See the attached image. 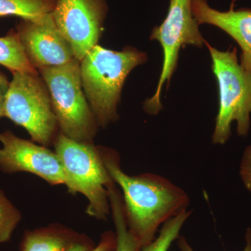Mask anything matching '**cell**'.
<instances>
[{"label": "cell", "instance_id": "obj_1", "mask_svg": "<svg viewBox=\"0 0 251 251\" xmlns=\"http://www.w3.org/2000/svg\"><path fill=\"white\" fill-rule=\"evenodd\" d=\"M100 152L112 181L122 190L128 228L143 247L153 241L166 221L187 209L189 196L169 179L153 173L130 176L122 169L116 153Z\"/></svg>", "mask_w": 251, "mask_h": 251}, {"label": "cell", "instance_id": "obj_2", "mask_svg": "<svg viewBox=\"0 0 251 251\" xmlns=\"http://www.w3.org/2000/svg\"><path fill=\"white\" fill-rule=\"evenodd\" d=\"M147 59L146 53L133 48L115 51L97 45L80 61L82 89L98 125L105 127L118 118L126 79Z\"/></svg>", "mask_w": 251, "mask_h": 251}, {"label": "cell", "instance_id": "obj_3", "mask_svg": "<svg viewBox=\"0 0 251 251\" xmlns=\"http://www.w3.org/2000/svg\"><path fill=\"white\" fill-rule=\"evenodd\" d=\"M219 87V107L212 135L214 145H225L237 122L239 136H247L251 127V73L239 62L237 50L220 51L205 41Z\"/></svg>", "mask_w": 251, "mask_h": 251}, {"label": "cell", "instance_id": "obj_4", "mask_svg": "<svg viewBox=\"0 0 251 251\" xmlns=\"http://www.w3.org/2000/svg\"><path fill=\"white\" fill-rule=\"evenodd\" d=\"M38 72L47 86L62 134L90 143L97 133V122L82 89L80 61L75 58L64 65L42 68Z\"/></svg>", "mask_w": 251, "mask_h": 251}, {"label": "cell", "instance_id": "obj_5", "mask_svg": "<svg viewBox=\"0 0 251 251\" xmlns=\"http://www.w3.org/2000/svg\"><path fill=\"white\" fill-rule=\"evenodd\" d=\"M55 153L62 163L69 192L82 193L87 198L89 215L106 219L110 212L108 186L113 181L100 151L90 143L75 141L61 133L56 140Z\"/></svg>", "mask_w": 251, "mask_h": 251}, {"label": "cell", "instance_id": "obj_6", "mask_svg": "<svg viewBox=\"0 0 251 251\" xmlns=\"http://www.w3.org/2000/svg\"><path fill=\"white\" fill-rule=\"evenodd\" d=\"M4 117L23 127L33 141L48 145L59 126L47 86L38 74L13 73Z\"/></svg>", "mask_w": 251, "mask_h": 251}, {"label": "cell", "instance_id": "obj_7", "mask_svg": "<svg viewBox=\"0 0 251 251\" xmlns=\"http://www.w3.org/2000/svg\"><path fill=\"white\" fill-rule=\"evenodd\" d=\"M192 0H170L168 14L161 25L153 28L150 39L161 44L163 62L156 92L145 100L144 110L150 115H156L163 108L161 94L164 84L170 85L171 77L177 67L180 50L186 45L202 48L205 40L193 16Z\"/></svg>", "mask_w": 251, "mask_h": 251}, {"label": "cell", "instance_id": "obj_8", "mask_svg": "<svg viewBox=\"0 0 251 251\" xmlns=\"http://www.w3.org/2000/svg\"><path fill=\"white\" fill-rule=\"evenodd\" d=\"M106 14V0H56L54 23L80 62L98 45Z\"/></svg>", "mask_w": 251, "mask_h": 251}, {"label": "cell", "instance_id": "obj_9", "mask_svg": "<svg viewBox=\"0 0 251 251\" xmlns=\"http://www.w3.org/2000/svg\"><path fill=\"white\" fill-rule=\"evenodd\" d=\"M0 169L6 173L27 172L52 185L66 184L65 175L55 152L29 140L18 138L12 132L0 133Z\"/></svg>", "mask_w": 251, "mask_h": 251}, {"label": "cell", "instance_id": "obj_10", "mask_svg": "<svg viewBox=\"0 0 251 251\" xmlns=\"http://www.w3.org/2000/svg\"><path fill=\"white\" fill-rule=\"evenodd\" d=\"M16 32L28 60L37 71L64 65L75 59L72 46L59 31L52 13L23 20Z\"/></svg>", "mask_w": 251, "mask_h": 251}, {"label": "cell", "instance_id": "obj_11", "mask_svg": "<svg viewBox=\"0 0 251 251\" xmlns=\"http://www.w3.org/2000/svg\"><path fill=\"white\" fill-rule=\"evenodd\" d=\"M191 7L198 24L215 26L237 43L242 50L241 65L251 73V9H236L232 2L228 11H220L207 0H192Z\"/></svg>", "mask_w": 251, "mask_h": 251}, {"label": "cell", "instance_id": "obj_12", "mask_svg": "<svg viewBox=\"0 0 251 251\" xmlns=\"http://www.w3.org/2000/svg\"><path fill=\"white\" fill-rule=\"evenodd\" d=\"M90 243L66 229L46 228L27 232L21 251H90Z\"/></svg>", "mask_w": 251, "mask_h": 251}, {"label": "cell", "instance_id": "obj_13", "mask_svg": "<svg viewBox=\"0 0 251 251\" xmlns=\"http://www.w3.org/2000/svg\"><path fill=\"white\" fill-rule=\"evenodd\" d=\"M110 211L115 227L117 246L115 251H141V243L128 228L126 219L122 196L114 181L108 186Z\"/></svg>", "mask_w": 251, "mask_h": 251}, {"label": "cell", "instance_id": "obj_14", "mask_svg": "<svg viewBox=\"0 0 251 251\" xmlns=\"http://www.w3.org/2000/svg\"><path fill=\"white\" fill-rule=\"evenodd\" d=\"M0 64L11 72L38 74L27 58L17 32L0 37Z\"/></svg>", "mask_w": 251, "mask_h": 251}, {"label": "cell", "instance_id": "obj_15", "mask_svg": "<svg viewBox=\"0 0 251 251\" xmlns=\"http://www.w3.org/2000/svg\"><path fill=\"white\" fill-rule=\"evenodd\" d=\"M56 0H0V17L14 16L34 20L53 11Z\"/></svg>", "mask_w": 251, "mask_h": 251}, {"label": "cell", "instance_id": "obj_16", "mask_svg": "<svg viewBox=\"0 0 251 251\" xmlns=\"http://www.w3.org/2000/svg\"><path fill=\"white\" fill-rule=\"evenodd\" d=\"M192 211L185 210L178 215L168 219L163 225L159 234L153 241L142 247L141 251H168L172 244L179 237L180 231Z\"/></svg>", "mask_w": 251, "mask_h": 251}, {"label": "cell", "instance_id": "obj_17", "mask_svg": "<svg viewBox=\"0 0 251 251\" xmlns=\"http://www.w3.org/2000/svg\"><path fill=\"white\" fill-rule=\"evenodd\" d=\"M21 220L20 211L0 191V244L9 240Z\"/></svg>", "mask_w": 251, "mask_h": 251}, {"label": "cell", "instance_id": "obj_18", "mask_svg": "<svg viewBox=\"0 0 251 251\" xmlns=\"http://www.w3.org/2000/svg\"><path fill=\"white\" fill-rule=\"evenodd\" d=\"M239 175L244 186L251 193V145L248 146L243 153Z\"/></svg>", "mask_w": 251, "mask_h": 251}, {"label": "cell", "instance_id": "obj_19", "mask_svg": "<svg viewBox=\"0 0 251 251\" xmlns=\"http://www.w3.org/2000/svg\"><path fill=\"white\" fill-rule=\"evenodd\" d=\"M117 246L116 234L107 232L102 235L98 245L95 246L90 251H115Z\"/></svg>", "mask_w": 251, "mask_h": 251}, {"label": "cell", "instance_id": "obj_20", "mask_svg": "<svg viewBox=\"0 0 251 251\" xmlns=\"http://www.w3.org/2000/svg\"><path fill=\"white\" fill-rule=\"evenodd\" d=\"M245 247L243 251H251V228L249 227L246 231L245 236ZM177 246L180 251H194L192 247L188 244L186 238L183 236H179L176 239Z\"/></svg>", "mask_w": 251, "mask_h": 251}, {"label": "cell", "instance_id": "obj_21", "mask_svg": "<svg viewBox=\"0 0 251 251\" xmlns=\"http://www.w3.org/2000/svg\"><path fill=\"white\" fill-rule=\"evenodd\" d=\"M10 82L2 73L0 72V118L4 117L5 100L9 91Z\"/></svg>", "mask_w": 251, "mask_h": 251}]
</instances>
